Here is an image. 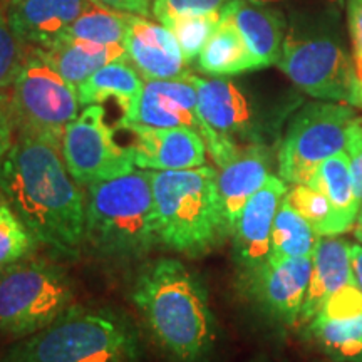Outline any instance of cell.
<instances>
[{
  "label": "cell",
  "mask_w": 362,
  "mask_h": 362,
  "mask_svg": "<svg viewBox=\"0 0 362 362\" xmlns=\"http://www.w3.org/2000/svg\"><path fill=\"white\" fill-rule=\"evenodd\" d=\"M4 197L42 245L78 257L84 245V194L69 175L62 144L30 134H16L0 161Z\"/></svg>",
  "instance_id": "6da1fadb"
},
{
  "label": "cell",
  "mask_w": 362,
  "mask_h": 362,
  "mask_svg": "<svg viewBox=\"0 0 362 362\" xmlns=\"http://www.w3.org/2000/svg\"><path fill=\"white\" fill-rule=\"evenodd\" d=\"M155 341L176 362H198L210 351L215 322L206 288L181 262L163 259L139 272L131 292Z\"/></svg>",
  "instance_id": "7a4b0ae2"
},
{
  "label": "cell",
  "mask_w": 362,
  "mask_h": 362,
  "mask_svg": "<svg viewBox=\"0 0 362 362\" xmlns=\"http://www.w3.org/2000/svg\"><path fill=\"white\" fill-rule=\"evenodd\" d=\"M158 238L171 250L198 257L210 252L226 233L218 193V171L211 166L151 171Z\"/></svg>",
  "instance_id": "3957f363"
},
{
  "label": "cell",
  "mask_w": 362,
  "mask_h": 362,
  "mask_svg": "<svg viewBox=\"0 0 362 362\" xmlns=\"http://www.w3.org/2000/svg\"><path fill=\"white\" fill-rule=\"evenodd\" d=\"M138 332L110 310L72 305L51 325L22 337L0 362H139Z\"/></svg>",
  "instance_id": "277c9868"
},
{
  "label": "cell",
  "mask_w": 362,
  "mask_h": 362,
  "mask_svg": "<svg viewBox=\"0 0 362 362\" xmlns=\"http://www.w3.org/2000/svg\"><path fill=\"white\" fill-rule=\"evenodd\" d=\"M84 243L107 259H139L158 238L149 170L88 187Z\"/></svg>",
  "instance_id": "5b68a950"
},
{
  "label": "cell",
  "mask_w": 362,
  "mask_h": 362,
  "mask_svg": "<svg viewBox=\"0 0 362 362\" xmlns=\"http://www.w3.org/2000/svg\"><path fill=\"white\" fill-rule=\"evenodd\" d=\"M74 291L64 269L29 255L0 269V332L27 337L72 307Z\"/></svg>",
  "instance_id": "8992f818"
},
{
  "label": "cell",
  "mask_w": 362,
  "mask_h": 362,
  "mask_svg": "<svg viewBox=\"0 0 362 362\" xmlns=\"http://www.w3.org/2000/svg\"><path fill=\"white\" fill-rule=\"evenodd\" d=\"M8 90L16 134L40 136L62 144L67 124L79 115L78 88L62 78L37 49L29 47Z\"/></svg>",
  "instance_id": "52a82bcc"
},
{
  "label": "cell",
  "mask_w": 362,
  "mask_h": 362,
  "mask_svg": "<svg viewBox=\"0 0 362 362\" xmlns=\"http://www.w3.org/2000/svg\"><path fill=\"white\" fill-rule=\"evenodd\" d=\"M356 116V107L344 103L314 101L300 107L280 144V178L291 185L309 183L320 163L346 151L347 129Z\"/></svg>",
  "instance_id": "ba28073f"
},
{
  "label": "cell",
  "mask_w": 362,
  "mask_h": 362,
  "mask_svg": "<svg viewBox=\"0 0 362 362\" xmlns=\"http://www.w3.org/2000/svg\"><path fill=\"white\" fill-rule=\"evenodd\" d=\"M277 67L298 89L319 101L362 107L354 59L334 39L288 34Z\"/></svg>",
  "instance_id": "9c48e42d"
},
{
  "label": "cell",
  "mask_w": 362,
  "mask_h": 362,
  "mask_svg": "<svg viewBox=\"0 0 362 362\" xmlns=\"http://www.w3.org/2000/svg\"><path fill=\"white\" fill-rule=\"evenodd\" d=\"M62 158L69 175L81 187L117 178L134 171L131 146H121L115 128L106 121L101 104H89L62 136Z\"/></svg>",
  "instance_id": "30bf717a"
},
{
  "label": "cell",
  "mask_w": 362,
  "mask_h": 362,
  "mask_svg": "<svg viewBox=\"0 0 362 362\" xmlns=\"http://www.w3.org/2000/svg\"><path fill=\"white\" fill-rule=\"evenodd\" d=\"M136 123L153 128H188L197 131L205 139L206 151H210L218 168L232 160L226 149L208 129L198 112L197 89L189 78L151 79L144 81L141 96L128 119L119 124Z\"/></svg>",
  "instance_id": "8fae6325"
},
{
  "label": "cell",
  "mask_w": 362,
  "mask_h": 362,
  "mask_svg": "<svg viewBox=\"0 0 362 362\" xmlns=\"http://www.w3.org/2000/svg\"><path fill=\"white\" fill-rule=\"evenodd\" d=\"M188 78L197 89L202 119L230 155H237L245 144H264L255 106L237 83L226 78H200L193 72Z\"/></svg>",
  "instance_id": "7c38bea8"
},
{
  "label": "cell",
  "mask_w": 362,
  "mask_h": 362,
  "mask_svg": "<svg viewBox=\"0 0 362 362\" xmlns=\"http://www.w3.org/2000/svg\"><path fill=\"white\" fill-rule=\"evenodd\" d=\"M133 134L131 151L139 170L166 171L189 170L206 161V144L197 131L188 128H153V126L119 124Z\"/></svg>",
  "instance_id": "4fadbf2b"
},
{
  "label": "cell",
  "mask_w": 362,
  "mask_h": 362,
  "mask_svg": "<svg viewBox=\"0 0 362 362\" xmlns=\"http://www.w3.org/2000/svg\"><path fill=\"white\" fill-rule=\"evenodd\" d=\"M126 57L144 81L181 79L192 72L168 27L134 13H126Z\"/></svg>",
  "instance_id": "5bb4252c"
},
{
  "label": "cell",
  "mask_w": 362,
  "mask_h": 362,
  "mask_svg": "<svg viewBox=\"0 0 362 362\" xmlns=\"http://www.w3.org/2000/svg\"><path fill=\"white\" fill-rule=\"evenodd\" d=\"M250 274L253 297L275 319L287 325L298 324L312 274V255L282 262H265Z\"/></svg>",
  "instance_id": "9a60e30c"
},
{
  "label": "cell",
  "mask_w": 362,
  "mask_h": 362,
  "mask_svg": "<svg viewBox=\"0 0 362 362\" xmlns=\"http://www.w3.org/2000/svg\"><path fill=\"white\" fill-rule=\"evenodd\" d=\"M287 192V183L280 176L270 175L237 218L232 230L235 255L238 264L248 272L269 260L274 220Z\"/></svg>",
  "instance_id": "2e32d148"
},
{
  "label": "cell",
  "mask_w": 362,
  "mask_h": 362,
  "mask_svg": "<svg viewBox=\"0 0 362 362\" xmlns=\"http://www.w3.org/2000/svg\"><path fill=\"white\" fill-rule=\"evenodd\" d=\"M270 176V155L265 144L240 146L232 160L220 168L218 193L226 225L232 233L247 202L264 187Z\"/></svg>",
  "instance_id": "e0dca14e"
},
{
  "label": "cell",
  "mask_w": 362,
  "mask_h": 362,
  "mask_svg": "<svg viewBox=\"0 0 362 362\" xmlns=\"http://www.w3.org/2000/svg\"><path fill=\"white\" fill-rule=\"evenodd\" d=\"M86 0H21L8 8L19 37L35 49H49L79 19Z\"/></svg>",
  "instance_id": "ac0fdd59"
},
{
  "label": "cell",
  "mask_w": 362,
  "mask_h": 362,
  "mask_svg": "<svg viewBox=\"0 0 362 362\" xmlns=\"http://www.w3.org/2000/svg\"><path fill=\"white\" fill-rule=\"evenodd\" d=\"M354 282L351 243L334 237H320L312 255V274L298 324L307 325L322 310L339 288Z\"/></svg>",
  "instance_id": "d6986e66"
},
{
  "label": "cell",
  "mask_w": 362,
  "mask_h": 362,
  "mask_svg": "<svg viewBox=\"0 0 362 362\" xmlns=\"http://www.w3.org/2000/svg\"><path fill=\"white\" fill-rule=\"evenodd\" d=\"M225 7L233 17L260 69L277 66L287 37L282 12L267 4H255L252 0H230Z\"/></svg>",
  "instance_id": "ffe728a7"
},
{
  "label": "cell",
  "mask_w": 362,
  "mask_h": 362,
  "mask_svg": "<svg viewBox=\"0 0 362 362\" xmlns=\"http://www.w3.org/2000/svg\"><path fill=\"white\" fill-rule=\"evenodd\" d=\"M143 86L144 79L141 74L131 66L126 57L112 61L89 76L83 84L78 86V96L81 106L104 104L112 99L123 112L119 121H124L136 110Z\"/></svg>",
  "instance_id": "44dd1931"
},
{
  "label": "cell",
  "mask_w": 362,
  "mask_h": 362,
  "mask_svg": "<svg viewBox=\"0 0 362 362\" xmlns=\"http://www.w3.org/2000/svg\"><path fill=\"white\" fill-rule=\"evenodd\" d=\"M37 51L62 78L76 88L110 62L126 59L124 45L93 44L72 37H62L49 49Z\"/></svg>",
  "instance_id": "7402d4cb"
},
{
  "label": "cell",
  "mask_w": 362,
  "mask_h": 362,
  "mask_svg": "<svg viewBox=\"0 0 362 362\" xmlns=\"http://www.w3.org/2000/svg\"><path fill=\"white\" fill-rule=\"evenodd\" d=\"M198 69L210 78H228L260 69L226 7L218 29L198 56Z\"/></svg>",
  "instance_id": "603a6c76"
},
{
  "label": "cell",
  "mask_w": 362,
  "mask_h": 362,
  "mask_svg": "<svg viewBox=\"0 0 362 362\" xmlns=\"http://www.w3.org/2000/svg\"><path fill=\"white\" fill-rule=\"evenodd\" d=\"M307 185L322 192L329 198L336 218L337 235L347 232L356 223L357 211H359V194L346 151L337 153L320 163Z\"/></svg>",
  "instance_id": "cb8c5ba5"
},
{
  "label": "cell",
  "mask_w": 362,
  "mask_h": 362,
  "mask_svg": "<svg viewBox=\"0 0 362 362\" xmlns=\"http://www.w3.org/2000/svg\"><path fill=\"white\" fill-rule=\"evenodd\" d=\"M307 325L310 336L330 357L342 362H362V312L347 315L319 312Z\"/></svg>",
  "instance_id": "d4e9b609"
},
{
  "label": "cell",
  "mask_w": 362,
  "mask_h": 362,
  "mask_svg": "<svg viewBox=\"0 0 362 362\" xmlns=\"http://www.w3.org/2000/svg\"><path fill=\"white\" fill-rule=\"evenodd\" d=\"M320 237L315 230L297 214L284 197L272 228L270 253L267 262H282L297 257H310Z\"/></svg>",
  "instance_id": "484cf974"
},
{
  "label": "cell",
  "mask_w": 362,
  "mask_h": 362,
  "mask_svg": "<svg viewBox=\"0 0 362 362\" xmlns=\"http://www.w3.org/2000/svg\"><path fill=\"white\" fill-rule=\"evenodd\" d=\"M126 30H128L126 12L116 11L101 0H86L83 13L71 25L64 37L93 44L124 45Z\"/></svg>",
  "instance_id": "4316f807"
},
{
  "label": "cell",
  "mask_w": 362,
  "mask_h": 362,
  "mask_svg": "<svg viewBox=\"0 0 362 362\" xmlns=\"http://www.w3.org/2000/svg\"><path fill=\"white\" fill-rule=\"evenodd\" d=\"M287 202L319 237H336V218L329 198L309 185H293L285 194Z\"/></svg>",
  "instance_id": "83f0119b"
},
{
  "label": "cell",
  "mask_w": 362,
  "mask_h": 362,
  "mask_svg": "<svg viewBox=\"0 0 362 362\" xmlns=\"http://www.w3.org/2000/svg\"><path fill=\"white\" fill-rule=\"evenodd\" d=\"M37 243L24 221L0 197V269L33 255Z\"/></svg>",
  "instance_id": "f1b7e54d"
},
{
  "label": "cell",
  "mask_w": 362,
  "mask_h": 362,
  "mask_svg": "<svg viewBox=\"0 0 362 362\" xmlns=\"http://www.w3.org/2000/svg\"><path fill=\"white\" fill-rule=\"evenodd\" d=\"M221 19H223V8L214 13H205V16L185 17V19L176 21L175 24L168 27L178 40L188 66H192L200 56L203 47L215 34V30L218 29Z\"/></svg>",
  "instance_id": "f546056e"
},
{
  "label": "cell",
  "mask_w": 362,
  "mask_h": 362,
  "mask_svg": "<svg viewBox=\"0 0 362 362\" xmlns=\"http://www.w3.org/2000/svg\"><path fill=\"white\" fill-rule=\"evenodd\" d=\"M27 45L13 29L8 8L0 2V93L12 88L27 54Z\"/></svg>",
  "instance_id": "4dcf8cb0"
},
{
  "label": "cell",
  "mask_w": 362,
  "mask_h": 362,
  "mask_svg": "<svg viewBox=\"0 0 362 362\" xmlns=\"http://www.w3.org/2000/svg\"><path fill=\"white\" fill-rule=\"evenodd\" d=\"M230 0H153L151 16L165 27L185 17L205 16L223 8Z\"/></svg>",
  "instance_id": "1f68e13d"
},
{
  "label": "cell",
  "mask_w": 362,
  "mask_h": 362,
  "mask_svg": "<svg viewBox=\"0 0 362 362\" xmlns=\"http://www.w3.org/2000/svg\"><path fill=\"white\" fill-rule=\"evenodd\" d=\"M347 24L352 40V59L359 79L362 99V0H347Z\"/></svg>",
  "instance_id": "d6a6232c"
},
{
  "label": "cell",
  "mask_w": 362,
  "mask_h": 362,
  "mask_svg": "<svg viewBox=\"0 0 362 362\" xmlns=\"http://www.w3.org/2000/svg\"><path fill=\"white\" fill-rule=\"evenodd\" d=\"M346 153L349 156L352 176L357 194H362V116L357 115L352 121L349 129H347V141H346Z\"/></svg>",
  "instance_id": "836d02e7"
},
{
  "label": "cell",
  "mask_w": 362,
  "mask_h": 362,
  "mask_svg": "<svg viewBox=\"0 0 362 362\" xmlns=\"http://www.w3.org/2000/svg\"><path fill=\"white\" fill-rule=\"evenodd\" d=\"M16 139V124H13L11 98L7 90L0 93V161L6 158L8 149L12 148Z\"/></svg>",
  "instance_id": "e575fe53"
},
{
  "label": "cell",
  "mask_w": 362,
  "mask_h": 362,
  "mask_svg": "<svg viewBox=\"0 0 362 362\" xmlns=\"http://www.w3.org/2000/svg\"><path fill=\"white\" fill-rule=\"evenodd\" d=\"M101 2L107 4V6L116 8V11L134 13V16L148 17L151 16L153 0H101Z\"/></svg>",
  "instance_id": "d590c367"
},
{
  "label": "cell",
  "mask_w": 362,
  "mask_h": 362,
  "mask_svg": "<svg viewBox=\"0 0 362 362\" xmlns=\"http://www.w3.org/2000/svg\"><path fill=\"white\" fill-rule=\"evenodd\" d=\"M351 262L354 282L362 291V245H352L351 243Z\"/></svg>",
  "instance_id": "8d00e7d4"
},
{
  "label": "cell",
  "mask_w": 362,
  "mask_h": 362,
  "mask_svg": "<svg viewBox=\"0 0 362 362\" xmlns=\"http://www.w3.org/2000/svg\"><path fill=\"white\" fill-rule=\"evenodd\" d=\"M356 228H362V194L359 200V211H357V218H356Z\"/></svg>",
  "instance_id": "74e56055"
},
{
  "label": "cell",
  "mask_w": 362,
  "mask_h": 362,
  "mask_svg": "<svg viewBox=\"0 0 362 362\" xmlns=\"http://www.w3.org/2000/svg\"><path fill=\"white\" fill-rule=\"evenodd\" d=\"M0 2H2L7 8H11L12 6H16L17 2H21V0H0Z\"/></svg>",
  "instance_id": "f35d334b"
},
{
  "label": "cell",
  "mask_w": 362,
  "mask_h": 362,
  "mask_svg": "<svg viewBox=\"0 0 362 362\" xmlns=\"http://www.w3.org/2000/svg\"><path fill=\"white\" fill-rule=\"evenodd\" d=\"M252 2H255V4H267V6H269V4L282 2V0H252Z\"/></svg>",
  "instance_id": "ab89813d"
},
{
  "label": "cell",
  "mask_w": 362,
  "mask_h": 362,
  "mask_svg": "<svg viewBox=\"0 0 362 362\" xmlns=\"http://www.w3.org/2000/svg\"><path fill=\"white\" fill-rule=\"evenodd\" d=\"M354 235H356V238L359 240V242L362 243V228H356V230H354Z\"/></svg>",
  "instance_id": "60d3db41"
}]
</instances>
